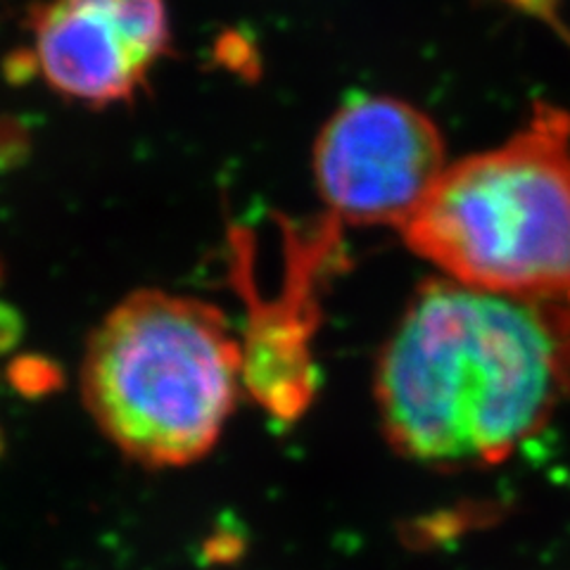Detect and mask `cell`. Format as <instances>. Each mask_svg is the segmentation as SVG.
I'll return each mask as SVG.
<instances>
[{
	"label": "cell",
	"mask_w": 570,
	"mask_h": 570,
	"mask_svg": "<svg viewBox=\"0 0 570 570\" xmlns=\"http://www.w3.org/2000/svg\"><path fill=\"white\" fill-rule=\"evenodd\" d=\"M402 236L469 288L570 297V117L540 105L502 146L450 163Z\"/></svg>",
	"instance_id": "3957f363"
},
{
	"label": "cell",
	"mask_w": 570,
	"mask_h": 570,
	"mask_svg": "<svg viewBox=\"0 0 570 570\" xmlns=\"http://www.w3.org/2000/svg\"><path fill=\"white\" fill-rule=\"evenodd\" d=\"M438 124L412 102L362 96L321 129L314 176L335 219L404 228L448 171Z\"/></svg>",
	"instance_id": "277c9868"
},
{
	"label": "cell",
	"mask_w": 570,
	"mask_h": 570,
	"mask_svg": "<svg viewBox=\"0 0 570 570\" xmlns=\"http://www.w3.org/2000/svg\"><path fill=\"white\" fill-rule=\"evenodd\" d=\"M29 27L48 86L91 107L134 100L171 48L165 0H48Z\"/></svg>",
	"instance_id": "5b68a950"
},
{
	"label": "cell",
	"mask_w": 570,
	"mask_h": 570,
	"mask_svg": "<svg viewBox=\"0 0 570 570\" xmlns=\"http://www.w3.org/2000/svg\"><path fill=\"white\" fill-rule=\"evenodd\" d=\"M381 428L433 469L492 466L570 400V297L425 283L376 368Z\"/></svg>",
	"instance_id": "6da1fadb"
},
{
	"label": "cell",
	"mask_w": 570,
	"mask_h": 570,
	"mask_svg": "<svg viewBox=\"0 0 570 570\" xmlns=\"http://www.w3.org/2000/svg\"><path fill=\"white\" fill-rule=\"evenodd\" d=\"M511 3L528 6V8H538V3H544V0H511Z\"/></svg>",
	"instance_id": "8992f818"
},
{
	"label": "cell",
	"mask_w": 570,
	"mask_h": 570,
	"mask_svg": "<svg viewBox=\"0 0 570 570\" xmlns=\"http://www.w3.org/2000/svg\"><path fill=\"white\" fill-rule=\"evenodd\" d=\"M81 397L100 433L140 466L181 469L219 442L243 383V347L203 299L136 291L86 345Z\"/></svg>",
	"instance_id": "7a4b0ae2"
}]
</instances>
